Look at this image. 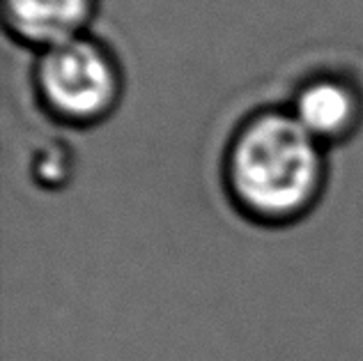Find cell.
I'll use <instances>...</instances> for the list:
<instances>
[{
	"label": "cell",
	"instance_id": "1",
	"mask_svg": "<svg viewBox=\"0 0 363 361\" xmlns=\"http://www.w3.org/2000/svg\"><path fill=\"white\" fill-rule=\"evenodd\" d=\"M228 179L248 214L262 221L299 216L318 196L322 157L294 116L264 113L237 134Z\"/></svg>",
	"mask_w": 363,
	"mask_h": 361
},
{
	"label": "cell",
	"instance_id": "2",
	"mask_svg": "<svg viewBox=\"0 0 363 361\" xmlns=\"http://www.w3.org/2000/svg\"><path fill=\"white\" fill-rule=\"evenodd\" d=\"M42 97L58 116L76 122L99 120L118 99V72L97 44L79 37L49 46L37 70Z\"/></svg>",
	"mask_w": 363,
	"mask_h": 361
},
{
	"label": "cell",
	"instance_id": "3",
	"mask_svg": "<svg viewBox=\"0 0 363 361\" xmlns=\"http://www.w3.org/2000/svg\"><path fill=\"white\" fill-rule=\"evenodd\" d=\"M92 7L94 0H5L14 30L28 42L46 46L76 37Z\"/></svg>",
	"mask_w": 363,
	"mask_h": 361
},
{
	"label": "cell",
	"instance_id": "4",
	"mask_svg": "<svg viewBox=\"0 0 363 361\" xmlns=\"http://www.w3.org/2000/svg\"><path fill=\"white\" fill-rule=\"evenodd\" d=\"M357 113V97L347 85L336 81L306 85L294 104V118L315 140L342 136L354 125Z\"/></svg>",
	"mask_w": 363,
	"mask_h": 361
}]
</instances>
